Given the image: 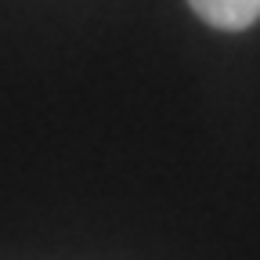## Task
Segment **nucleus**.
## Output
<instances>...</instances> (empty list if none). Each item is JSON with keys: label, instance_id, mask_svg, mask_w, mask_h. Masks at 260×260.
I'll return each mask as SVG.
<instances>
[{"label": "nucleus", "instance_id": "obj_1", "mask_svg": "<svg viewBox=\"0 0 260 260\" xmlns=\"http://www.w3.org/2000/svg\"><path fill=\"white\" fill-rule=\"evenodd\" d=\"M191 11L213 29H249L260 18V0H188Z\"/></svg>", "mask_w": 260, "mask_h": 260}]
</instances>
